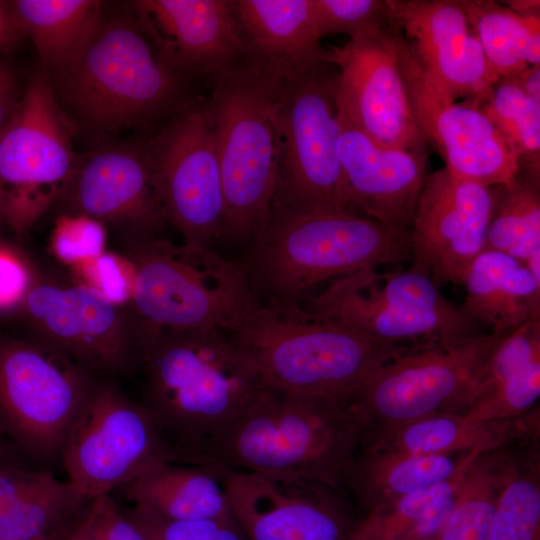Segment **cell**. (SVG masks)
Listing matches in <instances>:
<instances>
[{"label":"cell","instance_id":"obj_1","mask_svg":"<svg viewBox=\"0 0 540 540\" xmlns=\"http://www.w3.org/2000/svg\"><path fill=\"white\" fill-rule=\"evenodd\" d=\"M141 404L175 463L207 464L210 451L267 387L249 356L218 329L148 328Z\"/></svg>","mask_w":540,"mask_h":540},{"label":"cell","instance_id":"obj_2","mask_svg":"<svg viewBox=\"0 0 540 540\" xmlns=\"http://www.w3.org/2000/svg\"><path fill=\"white\" fill-rule=\"evenodd\" d=\"M411 258L410 232L352 211L273 203L239 263L260 304L293 309L321 283Z\"/></svg>","mask_w":540,"mask_h":540},{"label":"cell","instance_id":"obj_3","mask_svg":"<svg viewBox=\"0 0 540 540\" xmlns=\"http://www.w3.org/2000/svg\"><path fill=\"white\" fill-rule=\"evenodd\" d=\"M46 72L69 119L99 134L172 117L189 101V77L159 55L133 15L103 13L78 51Z\"/></svg>","mask_w":540,"mask_h":540},{"label":"cell","instance_id":"obj_4","mask_svg":"<svg viewBox=\"0 0 540 540\" xmlns=\"http://www.w3.org/2000/svg\"><path fill=\"white\" fill-rule=\"evenodd\" d=\"M363 436L348 397L267 386L217 441L207 464L305 478L347 494Z\"/></svg>","mask_w":540,"mask_h":540},{"label":"cell","instance_id":"obj_5","mask_svg":"<svg viewBox=\"0 0 540 540\" xmlns=\"http://www.w3.org/2000/svg\"><path fill=\"white\" fill-rule=\"evenodd\" d=\"M212 80L206 104L225 203L222 237L248 244L266 223L277 191L282 81L248 63Z\"/></svg>","mask_w":540,"mask_h":540},{"label":"cell","instance_id":"obj_6","mask_svg":"<svg viewBox=\"0 0 540 540\" xmlns=\"http://www.w3.org/2000/svg\"><path fill=\"white\" fill-rule=\"evenodd\" d=\"M228 334L267 386L338 398L349 397L377 368L411 348L377 343L300 306L259 302Z\"/></svg>","mask_w":540,"mask_h":540},{"label":"cell","instance_id":"obj_7","mask_svg":"<svg viewBox=\"0 0 540 540\" xmlns=\"http://www.w3.org/2000/svg\"><path fill=\"white\" fill-rule=\"evenodd\" d=\"M131 250V303L150 329L230 332L259 302L238 262L211 247L177 246L153 238Z\"/></svg>","mask_w":540,"mask_h":540},{"label":"cell","instance_id":"obj_8","mask_svg":"<svg viewBox=\"0 0 540 540\" xmlns=\"http://www.w3.org/2000/svg\"><path fill=\"white\" fill-rule=\"evenodd\" d=\"M503 337L480 333L411 347L385 362L348 397L364 435L434 413L465 415L481 372Z\"/></svg>","mask_w":540,"mask_h":540},{"label":"cell","instance_id":"obj_9","mask_svg":"<svg viewBox=\"0 0 540 540\" xmlns=\"http://www.w3.org/2000/svg\"><path fill=\"white\" fill-rule=\"evenodd\" d=\"M97 377L38 337L0 339V430L22 456L43 468L60 460Z\"/></svg>","mask_w":540,"mask_h":540},{"label":"cell","instance_id":"obj_10","mask_svg":"<svg viewBox=\"0 0 540 540\" xmlns=\"http://www.w3.org/2000/svg\"><path fill=\"white\" fill-rule=\"evenodd\" d=\"M332 67L323 63L282 81L277 105L279 178L273 203L352 211L338 155L337 70Z\"/></svg>","mask_w":540,"mask_h":540},{"label":"cell","instance_id":"obj_11","mask_svg":"<svg viewBox=\"0 0 540 540\" xmlns=\"http://www.w3.org/2000/svg\"><path fill=\"white\" fill-rule=\"evenodd\" d=\"M60 461L88 500L108 495L174 457L145 408L98 376L65 439Z\"/></svg>","mask_w":540,"mask_h":540},{"label":"cell","instance_id":"obj_12","mask_svg":"<svg viewBox=\"0 0 540 540\" xmlns=\"http://www.w3.org/2000/svg\"><path fill=\"white\" fill-rule=\"evenodd\" d=\"M73 122L39 63L0 135V214L29 226L74 173Z\"/></svg>","mask_w":540,"mask_h":540},{"label":"cell","instance_id":"obj_13","mask_svg":"<svg viewBox=\"0 0 540 540\" xmlns=\"http://www.w3.org/2000/svg\"><path fill=\"white\" fill-rule=\"evenodd\" d=\"M165 222L184 244L222 238L225 203L213 128L204 100H189L145 149Z\"/></svg>","mask_w":540,"mask_h":540},{"label":"cell","instance_id":"obj_14","mask_svg":"<svg viewBox=\"0 0 540 540\" xmlns=\"http://www.w3.org/2000/svg\"><path fill=\"white\" fill-rule=\"evenodd\" d=\"M398 35L386 16L327 49V62L337 68V114L381 146L426 150L400 69Z\"/></svg>","mask_w":540,"mask_h":540},{"label":"cell","instance_id":"obj_15","mask_svg":"<svg viewBox=\"0 0 540 540\" xmlns=\"http://www.w3.org/2000/svg\"><path fill=\"white\" fill-rule=\"evenodd\" d=\"M398 31L400 69L414 122L442 157L444 168L455 178L487 187L513 183L521 160L480 103L457 102L436 88Z\"/></svg>","mask_w":540,"mask_h":540},{"label":"cell","instance_id":"obj_16","mask_svg":"<svg viewBox=\"0 0 540 540\" xmlns=\"http://www.w3.org/2000/svg\"><path fill=\"white\" fill-rule=\"evenodd\" d=\"M23 306L36 337L97 376L140 362L144 323L84 283L32 286Z\"/></svg>","mask_w":540,"mask_h":540},{"label":"cell","instance_id":"obj_17","mask_svg":"<svg viewBox=\"0 0 540 540\" xmlns=\"http://www.w3.org/2000/svg\"><path fill=\"white\" fill-rule=\"evenodd\" d=\"M221 476L248 540H349L358 521L347 494L313 480L224 466Z\"/></svg>","mask_w":540,"mask_h":540},{"label":"cell","instance_id":"obj_18","mask_svg":"<svg viewBox=\"0 0 540 540\" xmlns=\"http://www.w3.org/2000/svg\"><path fill=\"white\" fill-rule=\"evenodd\" d=\"M495 187L453 177L445 168L427 174L410 230L411 266L437 287L461 285L484 250Z\"/></svg>","mask_w":540,"mask_h":540},{"label":"cell","instance_id":"obj_19","mask_svg":"<svg viewBox=\"0 0 540 540\" xmlns=\"http://www.w3.org/2000/svg\"><path fill=\"white\" fill-rule=\"evenodd\" d=\"M400 30L427 78L442 93L485 102L497 81L459 0H389Z\"/></svg>","mask_w":540,"mask_h":540},{"label":"cell","instance_id":"obj_20","mask_svg":"<svg viewBox=\"0 0 540 540\" xmlns=\"http://www.w3.org/2000/svg\"><path fill=\"white\" fill-rule=\"evenodd\" d=\"M132 15L176 71L215 76L247 63L231 0H138Z\"/></svg>","mask_w":540,"mask_h":540},{"label":"cell","instance_id":"obj_21","mask_svg":"<svg viewBox=\"0 0 540 540\" xmlns=\"http://www.w3.org/2000/svg\"><path fill=\"white\" fill-rule=\"evenodd\" d=\"M75 214L109 224L130 249L157 238L165 223L145 149L109 146L91 153L70 178Z\"/></svg>","mask_w":540,"mask_h":540},{"label":"cell","instance_id":"obj_22","mask_svg":"<svg viewBox=\"0 0 540 540\" xmlns=\"http://www.w3.org/2000/svg\"><path fill=\"white\" fill-rule=\"evenodd\" d=\"M338 155L352 208L410 232L426 174V150L384 147L338 116Z\"/></svg>","mask_w":540,"mask_h":540},{"label":"cell","instance_id":"obj_23","mask_svg":"<svg viewBox=\"0 0 540 540\" xmlns=\"http://www.w3.org/2000/svg\"><path fill=\"white\" fill-rule=\"evenodd\" d=\"M300 307L377 343L396 347L451 343L482 333L462 311L427 313L381 301L363 287L356 272L333 279L321 290L311 292Z\"/></svg>","mask_w":540,"mask_h":540},{"label":"cell","instance_id":"obj_24","mask_svg":"<svg viewBox=\"0 0 540 540\" xmlns=\"http://www.w3.org/2000/svg\"><path fill=\"white\" fill-rule=\"evenodd\" d=\"M247 63L281 81L327 62L310 0H231Z\"/></svg>","mask_w":540,"mask_h":540},{"label":"cell","instance_id":"obj_25","mask_svg":"<svg viewBox=\"0 0 540 540\" xmlns=\"http://www.w3.org/2000/svg\"><path fill=\"white\" fill-rule=\"evenodd\" d=\"M539 406L509 419L473 420L464 414L434 413L364 435L362 450L390 454L487 453L539 440Z\"/></svg>","mask_w":540,"mask_h":540},{"label":"cell","instance_id":"obj_26","mask_svg":"<svg viewBox=\"0 0 540 540\" xmlns=\"http://www.w3.org/2000/svg\"><path fill=\"white\" fill-rule=\"evenodd\" d=\"M91 500L44 468L0 472V540H57Z\"/></svg>","mask_w":540,"mask_h":540},{"label":"cell","instance_id":"obj_27","mask_svg":"<svg viewBox=\"0 0 540 540\" xmlns=\"http://www.w3.org/2000/svg\"><path fill=\"white\" fill-rule=\"evenodd\" d=\"M461 285L460 306L478 328L506 336L522 324L540 318V282L505 253L483 250L469 266Z\"/></svg>","mask_w":540,"mask_h":540},{"label":"cell","instance_id":"obj_28","mask_svg":"<svg viewBox=\"0 0 540 540\" xmlns=\"http://www.w3.org/2000/svg\"><path fill=\"white\" fill-rule=\"evenodd\" d=\"M219 464L163 462L118 488L136 506L168 520L235 518Z\"/></svg>","mask_w":540,"mask_h":540},{"label":"cell","instance_id":"obj_29","mask_svg":"<svg viewBox=\"0 0 540 540\" xmlns=\"http://www.w3.org/2000/svg\"><path fill=\"white\" fill-rule=\"evenodd\" d=\"M480 455L477 452L390 454L360 449L348 474L346 493L355 499L363 515L397 498L456 476Z\"/></svg>","mask_w":540,"mask_h":540},{"label":"cell","instance_id":"obj_30","mask_svg":"<svg viewBox=\"0 0 540 540\" xmlns=\"http://www.w3.org/2000/svg\"><path fill=\"white\" fill-rule=\"evenodd\" d=\"M468 468L363 514L349 540H434L456 504Z\"/></svg>","mask_w":540,"mask_h":540},{"label":"cell","instance_id":"obj_31","mask_svg":"<svg viewBox=\"0 0 540 540\" xmlns=\"http://www.w3.org/2000/svg\"><path fill=\"white\" fill-rule=\"evenodd\" d=\"M16 19L46 71L65 64L82 46L103 15L94 0L11 1Z\"/></svg>","mask_w":540,"mask_h":540},{"label":"cell","instance_id":"obj_32","mask_svg":"<svg viewBox=\"0 0 540 540\" xmlns=\"http://www.w3.org/2000/svg\"><path fill=\"white\" fill-rule=\"evenodd\" d=\"M498 80L540 65V13L517 14L490 0H459Z\"/></svg>","mask_w":540,"mask_h":540},{"label":"cell","instance_id":"obj_33","mask_svg":"<svg viewBox=\"0 0 540 540\" xmlns=\"http://www.w3.org/2000/svg\"><path fill=\"white\" fill-rule=\"evenodd\" d=\"M519 444L503 446L474 460L456 504L434 540H490L497 500Z\"/></svg>","mask_w":540,"mask_h":540},{"label":"cell","instance_id":"obj_34","mask_svg":"<svg viewBox=\"0 0 540 540\" xmlns=\"http://www.w3.org/2000/svg\"><path fill=\"white\" fill-rule=\"evenodd\" d=\"M539 174L518 175L495 187V202L484 250L505 253L523 266L540 254Z\"/></svg>","mask_w":540,"mask_h":540},{"label":"cell","instance_id":"obj_35","mask_svg":"<svg viewBox=\"0 0 540 540\" xmlns=\"http://www.w3.org/2000/svg\"><path fill=\"white\" fill-rule=\"evenodd\" d=\"M490 540H540L539 440L517 448L497 500Z\"/></svg>","mask_w":540,"mask_h":540},{"label":"cell","instance_id":"obj_36","mask_svg":"<svg viewBox=\"0 0 540 540\" xmlns=\"http://www.w3.org/2000/svg\"><path fill=\"white\" fill-rule=\"evenodd\" d=\"M480 106L517 153L521 166L539 164L540 102L524 92L516 76L499 78Z\"/></svg>","mask_w":540,"mask_h":540},{"label":"cell","instance_id":"obj_37","mask_svg":"<svg viewBox=\"0 0 540 540\" xmlns=\"http://www.w3.org/2000/svg\"><path fill=\"white\" fill-rule=\"evenodd\" d=\"M121 510L150 540H248L236 518L176 521L136 506Z\"/></svg>","mask_w":540,"mask_h":540},{"label":"cell","instance_id":"obj_38","mask_svg":"<svg viewBox=\"0 0 540 540\" xmlns=\"http://www.w3.org/2000/svg\"><path fill=\"white\" fill-rule=\"evenodd\" d=\"M106 228L81 214L61 216L52 233L54 255L64 263L78 266L105 252Z\"/></svg>","mask_w":540,"mask_h":540},{"label":"cell","instance_id":"obj_39","mask_svg":"<svg viewBox=\"0 0 540 540\" xmlns=\"http://www.w3.org/2000/svg\"><path fill=\"white\" fill-rule=\"evenodd\" d=\"M311 13L320 39L345 33L349 37L386 18V0H310Z\"/></svg>","mask_w":540,"mask_h":540},{"label":"cell","instance_id":"obj_40","mask_svg":"<svg viewBox=\"0 0 540 540\" xmlns=\"http://www.w3.org/2000/svg\"><path fill=\"white\" fill-rule=\"evenodd\" d=\"M84 284L94 288L113 304L131 302L135 270L130 257L104 252L97 258L75 266Z\"/></svg>","mask_w":540,"mask_h":540},{"label":"cell","instance_id":"obj_41","mask_svg":"<svg viewBox=\"0 0 540 540\" xmlns=\"http://www.w3.org/2000/svg\"><path fill=\"white\" fill-rule=\"evenodd\" d=\"M81 520L95 540H150L123 514L109 494L92 499L82 512Z\"/></svg>","mask_w":540,"mask_h":540},{"label":"cell","instance_id":"obj_42","mask_svg":"<svg viewBox=\"0 0 540 540\" xmlns=\"http://www.w3.org/2000/svg\"><path fill=\"white\" fill-rule=\"evenodd\" d=\"M29 286V274L22 262L0 250V309L23 301Z\"/></svg>","mask_w":540,"mask_h":540},{"label":"cell","instance_id":"obj_43","mask_svg":"<svg viewBox=\"0 0 540 540\" xmlns=\"http://www.w3.org/2000/svg\"><path fill=\"white\" fill-rule=\"evenodd\" d=\"M23 89H20L18 77L14 68L9 65L0 74V132L7 125L14 114Z\"/></svg>","mask_w":540,"mask_h":540},{"label":"cell","instance_id":"obj_44","mask_svg":"<svg viewBox=\"0 0 540 540\" xmlns=\"http://www.w3.org/2000/svg\"><path fill=\"white\" fill-rule=\"evenodd\" d=\"M24 37L11 1H0V53L13 51Z\"/></svg>","mask_w":540,"mask_h":540},{"label":"cell","instance_id":"obj_45","mask_svg":"<svg viewBox=\"0 0 540 540\" xmlns=\"http://www.w3.org/2000/svg\"><path fill=\"white\" fill-rule=\"evenodd\" d=\"M524 92L533 100L540 102V65L529 66L516 75Z\"/></svg>","mask_w":540,"mask_h":540},{"label":"cell","instance_id":"obj_46","mask_svg":"<svg viewBox=\"0 0 540 540\" xmlns=\"http://www.w3.org/2000/svg\"><path fill=\"white\" fill-rule=\"evenodd\" d=\"M22 457L0 430V472L12 467L24 466Z\"/></svg>","mask_w":540,"mask_h":540},{"label":"cell","instance_id":"obj_47","mask_svg":"<svg viewBox=\"0 0 540 540\" xmlns=\"http://www.w3.org/2000/svg\"><path fill=\"white\" fill-rule=\"evenodd\" d=\"M81 514L59 535L57 540H95L87 532L81 520Z\"/></svg>","mask_w":540,"mask_h":540},{"label":"cell","instance_id":"obj_48","mask_svg":"<svg viewBox=\"0 0 540 540\" xmlns=\"http://www.w3.org/2000/svg\"><path fill=\"white\" fill-rule=\"evenodd\" d=\"M509 3V8L520 15L539 12L540 2L538 0H518Z\"/></svg>","mask_w":540,"mask_h":540},{"label":"cell","instance_id":"obj_49","mask_svg":"<svg viewBox=\"0 0 540 540\" xmlns=\"http://www.w3.org/2000/svg\"><path fill=\"white\" fill-rule=\"evenodd\" d=\"M7 62L0 61V74L9 66Z\"/></svg>","mask_w":540,"mask_h":540},{"label":"cell","instance_id":"obj_50","mask_svg":"<svg viewBox=\"0 0 540 540\" xmlns=\"http://www.w3.org/2000/svg\"><path fill=\"white\" fill-rule=\"evenodd\" d=\"M0 135H1V132H0Z\"/></svg>","mask_w":540,"mask_h":540}]
</instances>
